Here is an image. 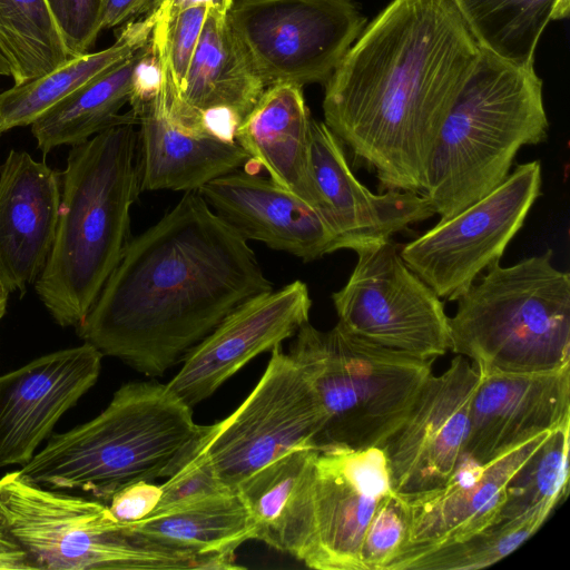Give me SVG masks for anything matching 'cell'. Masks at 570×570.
<instances>
[{
  "label": "cell",
  "instance_id": "obj_1",
  "mask_svg": "<svg viewBox=\"0 0 570 570\" xmlns=\"http://www.w3.org/2000/svg\"><path fill=\"white\" fill-rule=\"evenodd\" d=\"M479 51L452 0H392L324 85V122L381 189L421 194Z\"/></svg>",
  "mask_w": 570,
  "mask_h": 570
},
{
  "label": "cell",
  "instance_id": "obj_2",
  "mask_svg": "<svg viewBox=\"0 0 570 570\" xmlns=\"http://www.w3.org/2000/svg\"><path fill=\"white\" fill-rule=\"evenodd\" d=\"M272 289L247 240L189 190L129 240L76 331L104 356L157 377L233 309Z\"/></svg>",
  "mask_w": 570,
  "mask_h": 570
},
{
  "label": "cell",
  "instance_id": "obj_3",
  "mask_svg": "<svg viewBox=\"0 0 570 570\" xmlns=\"http://www.w3.org/2000/svg\"><path fill=\"white\" fill-rule=\"evenodd\" d=\"M136 126H111L68 154L53 246L35 283L59 326L83 322L131 239L130 209L141 193Z\"/></svg>",
  "mask_w": 570,
  "mask_h": 570
},
{
  "label": "cell",
  "instance_id": "obj_4",
  "mask_svg": "<svg viewBox=\"0 0 570 570\" xmlns=\"http://www.w3.org/2000/svg\"><path fill=\"white\" fill-rule=\"evenodd\" d=\"M205 429L166 384L131 382L90 421L52 434L18 471L35 484L80 490L107 503L129 483L173 475Z\"/></svg>",
  "mask_w": 570,
  "mask_h": 570
},
{
  "label": "cell",
  "instance_id": "obj_5",
  "mask_svg": "<svg viewBox=\"0 0 570 570\" xmlns=\"http://www.w3.org/2000/svg\"><path fill=\"white\" fill-rule=\"evenodd\" d=\"M543 83L520 66L480 48L438 137L421 195L446 219L510 174L518 151L547 140Z\"/></svg>",
  "mask_w": 570,
  "mask_h": 570
},
{
  "label": "cell",
  "instance_id": "obj_6",
  "mask_svg": "<svg viewBox=\"0 0 570 570\" xmlns=\"http://www.w3.org/2000/svg\"><path fill=\"white\" fill-rule=\"evenodd\" d=\"M553 250L487 268L455 301L450 351L479 374H529L570 365V275Z\"/></svg>",
  "mask_w": 570,
  "mask_h": 570
},
{
  "label": "cell",
  "instance_id": "obj_7",
  "mask_svg": "<svg viewBox=\"0 0 570 570\" xmlns=\"http://www.w3.org/2000/svg\"><path fill=\"white\" fill-rule=\"evenodd\" d=\"M0 525L36 570H225L223 553H199L127 529L108 504L35 484L12 471L0 478Z\"/></svg>",
  "mask_w": 570,
  "mask_h": 570
},
{
  "label": "cell",
  "instance_id": "obj_8",
  "mask_svg": "<svg viewBox=\"0 0 570 570\" xmlns=\"http://www.w3.org/2000/svg\"><path fill=\"white\" fill-rule=\"evenodd\" d=\"M289 355L307 372L325 415L322 448L382 446L409 414L435 360L387 348L336 324L299 327Z\"/></svg>",
  "mask_w": 570,
  "mask_h": 570
},
{
  "label": "cell",
  "instance_id": "obj_9",
  "mask_svg": "<svg viewBox=\"0 0 570 570\" xmlns=\"http://www.w3.org/2000/svg\"><path fill=\"white\" fill-rule=\"evenodd\" d=\"M325 415L311 379L281 345L245 401L208 425L197 448L230 490L296 448H322Z\"/></svg>",
  "mask_w": 570,
  "mask_h": 570
},
{
  "label": "cell",
  "instance_id": "obj_10",
  "mask_svg": "<svg viewBox=\"0 0 570 570\" xmlns=\"http://www.w3.org/2000/svg\"><path fill=\"white\" fill-rule=\"evenodd\" d=\"M227 19L265 87L325 85L367 23L353 0H234Z\"/></svg>",
  "mask_w": 570,
  "mask_h": 570
},
{
  "label": "cell",
  "instance_id": "obj_11",
  "mask_svg": "<svg viewBox=\"0 0 570 570\" xmlns=\"http://www.w3.org/2000/svg\"><path fill=\"white\" fill-rule=\"evenodd\" d=\"M346 284L332 294L345 331L377 345L435 360L451 347L444 304L387 239L355 250Z\"/></svg>",
  "mask_w": 570,
  "mask_h": 570
},
{
  "label": "cell",
  "instance_id": "obj_12",
  "mask_svg": "<svg viewBox=\"0 0 570 570\" xmlns=\"http://www.w3.org/2000/svg\"><path fill=\"white\" fill-rule=\"evenodd\" d=\"M540 160L518 165L492 191L400 248L440 298L455 301L495 262L541 195Z\"/></svg>",
  "mask_w": 570,
  "mask_h": 570
},
{
  "label": "cell",
  "instance_id": "obj_13",
  "mask_svg": "<svg viewBox=\"0 0 570 570\" xmlns=\"http://www.w3.org/2000/svg\"><path fill=\"white\" fill-rule=\"evenodd\" d=\"M479 379L476 367L458 355L425 381L405 420L381 446L395 493L428 492L453 478L465 453Z\"/></svg>",
  "mask_w": 570,
  "mask_h": 570
},
{
  "label": "cell",
  "instance_id": "obj_14",
  "mask_svg": "<svg viewBox=\"0 0 570 570\" xmlns=\"http://www.w3.org/2000/svg\"><path fill=\"white\" fill-rule=\"evenodd\" d=\"M392 491L381 446L320 449L313 464L311 534L303 563L318 570H364L365 531Z\"/></svg>",
  "mask_w": 570,
  "mask_h": 570
},
{
  "label": "cell",
  "instance_id": "obj_15",
  "mask_svg": "<svg viewBox=\"0 0 570 570\" xmlns=\"http://www.w3.org/2000/svg\"><path fill=\"white\" fill-rule=\"evenodd\" d=\"M169 8L153 30L160 60L159 77L137 82L129 101L139 126L137 163L140 191L198 190L210 180L237 170L248 160L235 141L193 131L169 114L165 83V42Z\"/></svg>",
  "mask_w": 570,
  "mask_h": 570
},
{
  "label": "cell",
  "instance_id": "obj_16",
  "mask_svg": "<svg viewBox=\"0 0 570 570\" xmlns=\"http://www.w3.org/2000/svg\"><path fill=\"white\" fill-rule=\"evenodd\" d=\"M311 307L308 287L298 279L247 299L189 351L167 389L193 409L250 360L294 336Z\"/></svg>",
  "mask_w": 570,
  "mask_h": 570
},
{
  "label": "cell",
  "instance_id": "obj_17",
  "mask_svg": "<svg viewBox=\"0 0 570 570\" xmlns=\"http://www.w3.org/2000/svg\"><path fill=\"white\" fill-rule=\"evenodd\" d=\"M102 356L83 342L0 375V468L32 459L62 415L96 384Z\"/></svg>",
  "mask_w": 570,
  "mask_h": 570
},
{
  "label": "cell",
  "instance_id": "obj_18",
  "mask_svg": "<svg viewBox=\"0 0 570 570\" xmlns=\"http://www.w3.org/2000/svg\"><path fill=\"white\" fill-rule=\"evenodd\" d=\"M265 88L227 16L208 10L180 90L171 94L166 89L167 108L176 121L193 131L235 140L237 127Z\"/></svg>",
  "mask_w": 570,
  "mask_h": 570
},
{
  "label": "cell",
  "instance_id": "obj_19",
  "mask_svg": "<svg viewBox=\"0 0 570 570\" xmlns=\"http://www.w3.org/2000/svg\"><path fill=\"white\" fill-rule=\"evenodd\" d=\"M309 161L324 216L336 235L338 249L355 252L391 239L394 234L435 215L421 194L370 191L352 173L341 141L324 121L313 118Z\"/></svg>",
  "mask_w": 570,
  "mask_h": 570
},
{
  "label": "cell",
  "instance_id": "obj_20",
  "mask_svg": "<svg viewBox=\"0 0 570 570\" xmlns=\"http://www.w3.org/2000/svg\"><path fill=\"white\" fill-rule=\"evenodd\" d=\"M198 193L247 242H262L304 262L338 250L323 213L271 178L237 169L210 180Z\"/></svg>",
  "mask_w": 570,
  "mask_h": 570
},
{
  "label": "cell",
  "instance_id": "obj_21",
  "mask_svg": "<svg viewBox=\"0 0 570 570\" xmlns=\"http://www.w3.org/2000/svg\"><path fill=\"white\" fill-rule=\"evenodd\" d=\"M464 456L484 464L570 420V365L548 372L479 374Z\"/></svg>",
  "mask_w": 570,
  "mask_h": 570
},
{
  "label": "cell",
  "instance_id": "obj_22",
  "mask_svg": "<svg viewBox=\"0 0 570 570\" xmlns=\"http://www.w3.org/2000/svg\"><path fill=\"white\" fill-rule=\"evenodd\" d=\"M550 431L484 464L463 456L444 485L417 494H399L407 523L406 544L402 550L461 540L495 522L510 480Z\"/></svg>",
  "mask_w": 570,
  "mask_h": 570
},
{
  "label": "cell",
  "instance_id": "obj_23",
  "mask_svg": "<svg viewBox=\"0 0 570 570\" xmlns=\"http://www.w3.org/2000/svg\"><path fill=\"white\" fill-rule=\"evenodd\" d=\"M61 173L30 154L10 150L0 166V287L26 294L53 246Z\"/></svg>",
  "mask_w": 570,
  "mask_h": 570
},
{
  "label": "cell",
  "instance_id": "obj_24",
  "mask_svg": "<svg viewBox=\"0 0 570 570\" xmlns=\"http://www.w3.org/2000/svg\"><path fill=\"white\" fill-rule=\"evenodd\" d=\"M311 121L302 87L276 83L265 88L234 139L248 161L324 215L309 161Z\"/></svg>",
  "mask_w": 570,
  "mask_h": 570
},
{
  "label": "cell",
  "instance_id": "obj_25",
  "mask_svg": "<svg viewBox=\"0 0 570 570\" xmlns=\"http://www.w3.org/2000/svg\"><path fill=\"white\" fill-rule=\"evenodd\" d=\"M318 450L293 449L237 487L252 517L254 540L301 562L309 543L312 473Z\"/></svg>",
  "mask_w": 570,
  "mask_h": 570
},
{
  "label": "cell",
  "instance_id": "obj_26",
  "mask_svg": "<svg viewBox=\"0 0 570 570\" xmlns=\"http://www.w3.org/2000/svg\"><path fill=\"white\" fill-rule=\"evenodd\" d=\"M149 42L67 96L31 124L37 147L45 156L59 146L85 142L111 126L137 124L131 110L126 114L119 111L135 92L139 69L149 52Z\"/></svg>",
  "mask_w": 570,
  "mask_h": 570
},
{
  "label": "cell",
  "instance_id": "obj_27",
  "mask_svg": "<svg viewBox=\"0 0 570 570\" xmlns=\"http://www.w3.org/2000/svg\"><path fill=\"white\" fill-rule=\"evenodd\" d=\"M161 9L163 4L144 18L127 22L110 47L71 57L52 71L0 92L1 132L31 126L52 106L146 46Z\"/></svg>",
  "mask_w": 570,
  "mask_h": 570
},
{
  "label": "cell",
  "instance_id": "obj_28",
  "mask_svg": "<svg viewBox=\"0 0 570 570\" xmlns=\"http://www.w3.org/2000/svg\"><path fill=\"white\" fill-rule=\"evenodd\" d=\"M124 525L163 544L199 553H235L254 539L250 513L237 490Z\"/></svg>",
  "mask_w": 570,
  "mask_h": 570
},
{
  "label": "cell",
  "instance_id": "obj_29",
  "mask_svg": "<svg viewBox=\"0 0 570 570\" xmlns=\"http://www.w3.org/2000/svg\"><path fill=\"white\" fill-rule=\"evenodd\" d=\"M452 1L479 48L520 66L533 65L548 23L570 11V0Z\"/></svg>",
  "mask_w": 570,
  "mask_h": 570
},
{
  "label": "cell",
  "instance_id": "obj_30",
  "mask_svg": "<svg viewBox=\"0 0 570 570\" xmlns=\"http://www.w3.org/2000/svg\"><path fill=\"white\" fill-rule=\"evenodd\" d=\"M551 512L540 509L513 520L495 521L461 540L406 548L385 570H475L492 566L532 537Z\"/></svg>",
  "mask_w": 570,
  "mask_h": 570
},
{
  "label": "cell",
  "instance_id": "obj_31",
  "mask_svg": "<svg viewBox=\"0 0 570 570\" xmlns=\"http://www.w3.org/2000/svg\"><path fill=\"white\" fill-rule=\"evenodd\" d=\"M0 55L14 85L43 76L71 58L46 0H0Z\"/></svg>",
  "mask_w": 570,
  "mask_h": 570
},
{
  "label": "cell",
  "instance_id": "obj_32",
  "mask_svg": "<svg viewBox=\"0 0 570 570\" xmlns=\"http://www.w3.org/2000/svg\"><path fill=\"white\" fill-rule=\"evenodd\" d=\"M570 420L552 429L510 480L495 521L513 520L540 509L553 510L569 484Z\"/></svg>",
  "mask_w": 570,
  "mask_h": 570
},
{
  "label": "cell",
  "instance_id": "obj_33",
  "mask_svg": "<svg viewBox=\"0 0 570 570\" xmlns=\"http://www.w3.org/2000/svg\"><path fill=\"white\" fill-rule=\"evenodd\" d=\"M406 539L403 501L392 491L381 501L365 531L361 550L364 570H385L405 547Z\"/></svg>",
  "mask_w": 570,
  "mask_h": 570
},
{
  "label": "cell",
  "instance_id": "obj_34",
  "mask_svg": "<svg viewBox=\"0 0 570 570\" xmlns=\"http://www.w3.org/2000/svg\"><path fill=\"white\" fill-rule=\"evenodd\" d=\"M208 10L206 4H196L169 11L165 43V81L168 92H178L184 83Z\"/></svg>",
  "mask_w": 570,
  "mask_h": 570
},
{
  "label": "cell",
  "instance_id": "obj_35",
  "mask_svg": "<svg viewBox=\"0 0 570 570\" xmlns=\"http://www.w3.org/2000/svg\"><path fill=\"white\" fill-rule=\"evenodd\" d=\"M160 487V500L150 514L165 513L227 491H236L220 482L209 460L197 446L191 456Z\"/></svg>",
  "mask_w": 570,
  "mask_h": 570
},
{
  "label": "cell",
  "instance_id": "obj_36",
  "mask_svg": "<svg viewBox=\"0 0 570 570\" xmlns=\"http://www.w3.org/2000/svg\"><path fill=\"white\" fill-rule=\"evenodd\" d=\"M70 57L89 52L101 31L104 0H46Z\"/></svg>",
  "mask_w": 570,
  "mask_h": 570
},
{
  "label": "cell",
  "instance_id": "obj_37",
  "mask_svg": "<svg viewBox=\"0 0 570 570\" xmlns=\"http://www.w3.org/2000/svg\"><path fill=\"white\" fill-rule=\"evenodd\" d=\"M163 490L150 481H137L117 490L108 500L115 519L131 523L148 517L158 504Z\"/></svg>",
  "mask_w": 570,
  "mask_h": 570
},
{
  "label": "cell",
  "instance_id": "obj_38",
  "mask_svg": "<svg viewBox=\"0 0 570 570\" xmlns=\"http://www.w3.org/2000/svg\"><path fill=\"white\" fill-rule=\"evenodd\" d=\"M165 0H104L101 30L136 20L158 9Z\"/></svg>",
  "mask_w": 570,
  "mask_h": 570
},
{
  "label": "cell",
  "instance_id": "obj_39",
  "mask_svg": "<svg viewBox=\"0 0 570 570\" xmlns=\"http://www.w3.org/2000/svg\"><path fill=\"white\" fill-rule=\"evenodd\" d=\"M0 570H36L28 554L1 525Z\"/></svg>",
  "mask_w": 570,
  "mask_h": 570
},
{
  "label": "cell",
  "instance_id": "obj_40",
  "mask_svg": "<svg viewBox=\"0 0 570 570\" xmlns=\"http://www.w3.org/2000/svg\"><path fill=\"white\" fill-rule=\"evenodd\" d=\"M234 0H171L170 11L180 10L190 6L206 4L209 10L227 16Z\"/></svg>",
  "mask_w": 570,
  "mask_h": 570
},
{
  "label": "cell",
  "instance_id": "obj_41",
  "mask_svg": "<svg viewBox=\"0 0 570 570\" xmlns=\"http://www.w3.org/2000/svg\"><path fill=\"white\" fill-rule=\"evenodd\" d=\"M9 294L0 287V320L3 317L7 311Z\"/></svg>",
  "mask_w": 570,
  "mask_h": 570
},
{
  "label": "cell",
  "instance_id": "obj_42",
  "mask_svg": "<svg viewBox=\"0 0 570 570\" xmlns=\"http://www.w3.org/2000/svg\"><path fill=\"white\" fill-rule=\"evenodd\" d=\"M0 76H10L9 66L1 55H0Z\"/></svg>",
  "mask_w": 570,
  "mask_h": 570
},
{
  "label": "cell",
  "instance_id": "obj_43",
  "mask_svg": "<svg viewBox=\"0 0 570 570\" xmlns=\"http://www.w3.org/2000/svg\"><path fill=\"white\" fill-rule=\"evenodd\" d=\"M2 135L1 130H0V136Z\"/></svg>",
  "mask_w": 570,
  "mask_h": 570
}]
</instances>
